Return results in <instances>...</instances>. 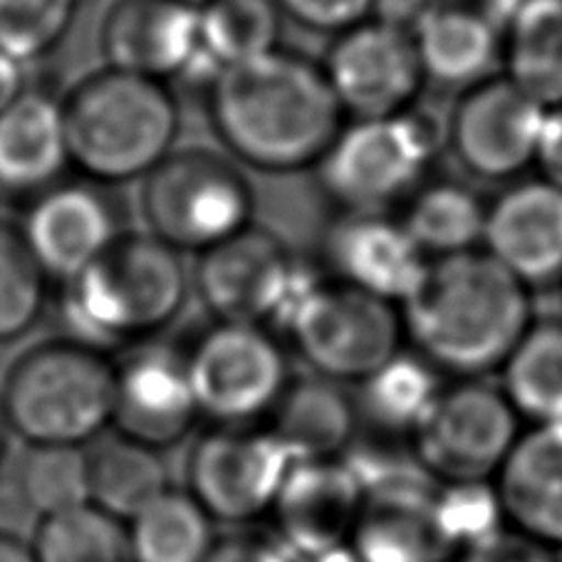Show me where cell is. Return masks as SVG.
I'll return each mask as SVG.
<instances>
[{
	"mask_svg": "<svg viewBox=\"0 0 562 562\" xmlns=\"http://www.w3.org/2000/svg\"><path fill=\"white\" fill-rule=\"evenodd\" d=\"M457 562H560V552L506 528L496 538L461 552Z\"/></svg>",
	"mask_w": 562,
	"mask_h": 562,
	"instance_id": "cell-39",
	"label": "cell"
},
{
	"mask_svg": "<svg viewBox=\"0 0 562 562\" xmlns=\"http://www.w3.org/2000/svg\"><path fill=\"white\" fill-rule=\"evenodd\" d=\"M134 562H209L216 548L213 518L187 488H167L127 520Z\"/></svg>",
	"mask_w": 562,
	"mask_h": 562,
	"instance_id": "cell-30",
	"label": "cell"
},
{
	"mask_svg": "<svg viewBox=\"0 0 562 562\" xmlns=\"http://www.w3.org/2000/svg\"><path fill=\"white\" fill-rule=\"evenodd\" d=\"M483 3L488 5V11L503 27H508L522 11L542 3V0H483Z\"/></svg>",
	"mask_w": 562,
	"mask_h": 562,
	"instance_id": "cell-44",
	"label": "cell"
},
{
	"mask_svg": "<svg viewBox=\"0 0 562 562\" xmlns=\"http://www.w3.org/2000/svg\"><path fill=\"white\" fill-rule=\"evenodd\" d=\"M400 310L414 352L457 380L501 372L532 325L530 288L483 248L429 260Z\"/></svg>",
	"mask_w": 562,
	"mask_h": 562,
	"instance_id": "cell-2",
	"label": "cell"
},
{
	"mask_svg": "<svg viewBox=\"0 0 562 562\" xmlns=\"http://www.w3.org/2000/svg\"><path fill=\"white\" fill-rule=\"evenodd\" d=\"M295 459L273 434L248 426H218L193 443L187 491L213 522L246 526L270 516Z\"/></svg>",
	"mask_w": 562,
	"mask_h": 562,
	"instance_id": "cell-13",
	"label": "cell"
},
{
	"mask_svg": "<svg viewBox=\"0 0 562 562\" xmlns=\"http://www.w3.org/2000/svg\"><path fill=\"white\" fill-rule=\"evenodd\" d=\"M310 374L362 384L404 350L400 305L307 270L276 327Z\"/></svg>",
	"mask_w": 562,
	"mask_h": 562,
	"instance_id": "cell-6",
	"label": "cell"
},
{
	"mask_svg": "<svg viewBox=\"0 0 562 562\" xmlns=\"http://www.w3.org/2000/svg\"><path fill=\"white\" fill-rule=\"evenodd\" d=\"M70 167L63 100L27 87L0 112V196L33 201Z\"/></svg>",
	"mask_w": 562,
	"mask_h": 562,
	"instance_id": "cell-22",
	"label": "cell"
},
{
	"mask_svg": "<svg viewBox=\"0 0 562 562\" xmlns=\"http://www.w3.org/2000/svg\"><path fill=\"white\" fill-rule=\"evenodd\" d=\"M27 90L25 65L15 63L13 57L0 53V112L13 104Z\"/></svg>",
	"mask_w": 562,
	"mask_h": 562,
	"instance_id": "cell-43",
	"label": "cell"
},
{
	"mask_svg": "<svg viewBox=\"0 0 562 562\" xmlns=\"http://www.w3.org/2000/svg\"><path fill=\"white\" fill-rule=\"evenodd\" d=\"M307 270L283 238L254 223L201 254L191 285L216 323L273 329Z\"/></svg>",
	"mask_w": 562,
	"mask_h": 562,
	"instance_id": "cell-12",
	"label": "cell"
},
{
	"mask_svg": "<svg viewBox=\"0 0 562 562\" xmlns=\"http://www.w3.org/2000/svg\"><path fill=\"white\" fill-rule=\"evenodd\" d=\"M60 317L70 340L94 350L149 342L181 315L191 276L179 250L151 234H127L60 285Z\"/></svg>",
	"mask_w": 562,
	"mask_h": 562,
	"instance_id": "cell-3",
	"label": "cell"
},
{
	"mask_svg": "<svg viewBox=\"0 0 562 562\" xmlns=\"http://www.w3.org/2000/svg\"><path fill=\"white\" fill-rule=\"evenodd\" d=\"M333 280L402 305L419 285L429 258L390 211H342L323 240Z\"/></svg>",
	"mask_w": 562,
	"mask_h": 562,
	"instance_id": "cell-20",
	"label": "cell"
},
{
	"mask_svg": "<svg viewBox=\"0 0 562 562\" xmlns=\"http://www.w3.org/2000/svg\"><path fill=\"white\" fill-rule=\"evenodd\" d=\"M100 45L114 70L164 85L199 82L201 8L183 0H114Z\"/></svg>",
	"mask_w": 562,
	"mask_h": 562,
	"instance_id": "cell-18",
	"label": "cell"
},
{
	"mask_svg": "<svg viewBox=\"0 0 562 562\" xmlns=\"http://www.w3.org/2000/svg\"><path fill=\"white\" fill-rule=\"evenodd\" d=\"M503 65L540 106L562 104V0H542L506 27Z\"/></svg>",
	"mask_w": 562,
	"mask_h": 562,
	"instance_id": "cell-31",
	"label": "cell"
},
{
	"mask_svg": "<svg viewBox=\"0 0 562 562\" xmlns=\"http://www.w3.org/2000/svg\"><path fill=\"white\" fill-rule=\"evenodd\" d=\"M114 384L102 350L70 337L35 345L5 374L0 419L27 446H90L112 429Z\"/></svg>",
	"mask_w": 562,
	"mask_h": 562,
	"instance_id": "cell-5",
	"label": "cell"
},
{
	"mask_svg": "<svg viewBox=\"0 0 562 562\" xmlns=\"http://www.w3.org/2000/svg\"><path fill=\"white\" fill-rule=\"evenodd\" d=\"M518 436L520 416L501 386L457 380L412 434L414 461L436 483L493 481Z\"/></svg>",
	"mask_w": 562,
	"mask_h": 562,
	"instance_id": "cell-10",
	"label": "cell"
},
{
	"mask_svg": "<svg viewBox=\"0 0 562 562\" xmlns=\"http://www.w3.org/2000/svg\"><path fill=\"white\" fill-rule=\"evenodd\" d=\"M209 117L228 157L263 173L315 169L347 124L323 65L283 47L221 72Z\"/></svg>",
	"mask_w": 562,
	"mask_h": 562,
	"instance_id": "cell-1",
	"label": "cell"
},
{
	"mask_svg": "<svg viewBox=\"0 0 562 562\" xmlns=\"http://www.w3.org/2000/svg\"><path fill=\"white\" fill-rule=\"evenodd\" d=\"M360 426L357 402L342 384L310 374L288 384L268 431L295 461L345 459Z\"/></svg>",
	"mask_w": 562,
	"mask_h": 562,
	"instance_id": "cell-25",
	"label": "cell"
},
{
	"mask_svg": "<svg viewBox=\"0 0 562 562\" xmlns=\"http://www.w3.org/2000/svg\"><path fill=\"white\" fill-rule=\"evenodd\" d=\"M536 167L542 179L562 189V104L546 110Z\"/></svg>",
	"mask_w": 562,
	"mask_h": 562,
	"instance_id": "cell-41",
	"label": "cell"
},
{
	"mask_svg": "<svg viewBox=\"0 0 562 562\" xmlns=\"http://www.w3.org/2000/svg\"><path fill=\"white\" fill-rule=\"evenodd\" d=\"M31 546L37 562H134L127 522L92 503L41 518Z\"/></svg>",
	"mask_w": 562,
	"mask_h": 562,
	"instance_id": "cell-33",
	"label": "cell"
},
{
	"mask_svg": "<svg viewBox=\"0 0 562 562\" xmlns=\"http://www.w3.org/2000/svg\"><path fill=\"white\" fill-rule=\"evenodd\" d=\"M183 3H189V5H196V8H201V5L211 3V0H183Z\"/></svg>",
	"mask_w": 562,
	"mask_h": 562,
	"instance_id": "cell-47",
	"label": "cell"
},
{
	"mask_svg": "<svg viewBox=\"0 0 562 562\" xmlns=\"http://www.w3.org/2000/svg\"><path fill=\"white\" fill-rule=\"evenodd\" d=\"M114 370V434L157 451L187 439L201 419L187 352L149 340L134 345Z\"/></svg>",
	"mask_w": 562,
	"mask_h": 562,
	"instance_id": "cell-16",
	"label": "cell"
},
{
	"mask_svg": "<svg viewBox=\"0 0 562 562\" xmlns=\"http://www.w3.org/2000/svg\"><path fill=\"white\" fill-rule=\"evenodd\" d=\"M436 139L414 112L352 120L317 164V181L342 211H392L426 183Z\"/></svg>",
	"mask_w": 562,
	"mask_h": 562,
	"instance_id": "cell-8",
	"label": "cell"
},
{
	"mask_svg": "<svg viewBox=\"0 0 562 562\" xmlns=\"http://www.w3.org/2000/svg\"><path fill=\"white\" fill-rule=\"evenodd\" d=\"M488 203L467 183L439 179L426 181L404 203L402 223L424 250V256L446 258L483 248Z\"/></svg>",
	"mask_w": 562,
	"mask_h": 562,
	"instance_id": "cell-28",
	"label": "cell"
},
{
	"mask_svg": "<svg viewBox=\"0 0 562 562\" xmlns=\"http://www.w3.org/2000/svg\"><path fill=\"white\" fill-rule=\"evenodd\" d=\"M21 236L45 276L57 283L85 273L124 236L120 211L102 183L60 181L27 201Z\"/></svg>",
	"mask_w": 562,
	"mask_h": 562,
	"instance_id": "cell-17",
	"label": "cell"
},
{
	"mask_svg": "<svg viewBox=\"0 0 562 562\" xmlns=\"http://www.w3.org/2000/svg\"><path fill=\"white\" fill-rule=\"evenodd\" d=\"M50 278L27 250L21 231L0 221V342L31 333L47 305Z\"/></svg>",
	"mask_w": 562,
	"mask_h": 562,
	"instance_id": "cell-35",
	"label": "cell"
},
{
	"mask_svg": "<svg viewBox=\"0 0 562 562\" xmlns=\"http://www.w3.org/2000/svg\"><path fill=\"white\" fill-rule=\"evenodd\" d=\"M82 0H0V53L33 65L60 45Z\"/></svg>",
	"mask_w": 562,
	"mask_h": 562,
	"instance_id": "cell-36",
	"label": "cell"
},
{
	"mask_svg": "<svg viewBox=\"0 0 562 562\" xmlns=\"http://www.w3.org/2000/svg\"><path fill=\"white\" fill-rule=\"evenodd\" d=\"M441 0H376L374 18L412 33L424 15H429Z\"/></svg>",
	"mask_w": 562,
	"mask_h": 562,
	"instance_id": "cell-42",
	"label": "cell"
},
{
	"mask_svg": "<svg viewBox=\"0 0 562 562\" xmlns=\"http://www.w3.org/2000/svg\"><path fill=\"white\" fill-rule=\"evenodd\" d=\"M3 443H5V424L0 419V457H3Z\"/></svg>",
	"mask_w": 562,
	"mask_h": 562,
	"instance_id": "cell-46",
	"label": "cell"
},
{
	"mask_svg": "<svg viewBox=\"0 0 562 562\" xmlns=\"http://www.w3.org/2000/svg\"><path fill=\"white\" fill-rule=\"evenodd\" d=\"M0 562H37L31 542L0 532Z\"/></svg>",
	"mask_w": 562,
	"mask_h": 562,
	"instance_id": "cell-45",
	"label": "cell"
},
{
	"mask_svg": "<svg viewBox=\"0 0 562 562\" xmlns=\"http://www.w3.org/2000/svg\"><path fill=\"white\" fill-rule=\"evenodd\" d=\"M209 562H297L276 538L234 536L218 538Z\"/></svg>",
	"mask_w": 562,
	"mask_h": 562,
	"instance_id": "cell-40",
	"label": "cell"
},
{
	"mask_svg": "<svg viewBox=\"0 0 562 562\" xmlns=\"http://www.w3.org/2000/svg\"><path fill=\"white\" fill-rule=\"evenodd\" d=\"M63 104L70 161L87 181H144L177 149L181 114L164 82L104 67L77 82Z\"/></svg>",
	"mask_w": 562,
	"mask_h": 562,
	"instance_id": "cell-4",
	"label": "cell"
},
{
	"mask_svg": "<svg viewBox=\"0 0 562 562\" xmlns=\"http://www.w3.org/2000/svg\"><path fill=\"white\" fill-rule=\"evenodd\" d=\"M412 37L426 80L461 92L496 77L506 47V27L483 0H441Z\"/></svg>",
	"mask_w": 562,
	"mask_h": 562,
	"instance_id": "cell-23",
	"label": "cell"
},
{
	"mask_svg": "<svg viewBox=\"0 0 562 562\" xmlns=\"http://www.w3.org/2000/svg\"><path fill=\"white\" fill-rule=\"evenodd\" d=\"M436 513L457 555L481 546L508 528L493 481L439 483Z\"/></svg>",
	"mask_w": 562,
	"mask_h": 562,
	"instance_id": "cell-37",
	"label": "cell"
},
{
	"mask_svg": "<svg viewBox=\"0 0 562 562\" xmlns=\"http://www.w3.org/2000/svg\"><path fill=\"white\" fill-rule=\"evenodd\" d=\"M501 390L520 419L562 422V319H532L501 367Z\"/></svg>",
	"mask_w": 562,
	"mask_h": 562,
	"instance_id": "cell-29",
	"label": "cell"
},
{
	"mask_svg": "<svg viewBox=\"0 0 562 562\" xmlns=\"http://www.w3.org/2000/svg\"><path fill=\"white\" fill-rule=\"evenodd\" d=\"M187 360L201 416L221 426H248L270 416L293 382L285 345L263 325L213 323Z\"/></svg>",
	"mask_w": 562,
	"mask_h": 562,
	"instance_id": "cell-11",
	"label": "cell"
},
{
	"mask_svg": "<svg viewBox=\"0 0 562 562\" xmlns=\"http://www.w3.org/2000/svg\"><path fill=\"white\" fill-rule=\"evenodd\" d=\"M347 461L364 488L347 542L357 562H457L436 513L439 483L419 463L376 459V453Z\"/></svg>",
	"mask_w": 562,
	"mask_h": 562,
	"instance_id": "cell-9",
	"label": "cell"
},
{
	"mask_svg": "<svg viewBox=\"0 0 562 562\" xmlns=\"http://www.w3.org/2000/svg\"><path fill=\"white\" fill-rule=\"evenodd\" d=\"M283 18L278 0H211L201 5L199 82L209 87L231 67L280 50Z\"/></svg>",
	"mask_w": 562,
	"mask_h": 562,
	"instance_id": "cell-27",
	"label": "cell"
},
{
	"mask_svg": "<svg viewBox=\"0 0 562 562\" xmlns=\"http://www.w3.org/2000/svg\"><path fill=\"white\" fill-rule=\"evenodd\" d=\"M151 236L179 254H206L256 223V191L240 164L203 147L173 149L142 189Z\"/></svg>",
	"mask_w": 562,
	"mask_h": 562,
	"instance_id": "cell-7",
	"label": "cell"
},
{
	"mask_svg": "<svg viewBox=\"0 0 562 562\" xmlns=\"http://www.w3.org/2000/svg\"><path fill=\"white\" fill-rule=\"evenodd\" d=\"M493 486L510 530L562 552V422L520 431Z\"/></svg>",
	"mask_w": 562,
	"mask_h": 562,
	"instance_id": "cell-24",
	"label": "cell"
},
{
	"mask_svg": "<svg viewBox=\"0 0 562 562\" xmlns=\"http://www.w3.org/2000/svg\"><path fill=\"white\" fill-rule=\"evenodd\" d=\"M364 501L347 459L295 461L270 510L276 540L295 560H315L350 542Z\"/></svg>",
	"mask_w": 562,
	"mask_h": 562,
	"instance_id": "cell-19",
	"label": "cell"
},
{
	"mask_svg": "<svg viewBox=\"0 0 562 562\" xmlns=\"http://www.w3.org/2000/svg\"><path fill=\"white\" fill-rule=\"evenodd\" d=\"M87 473L92 506L124 522L171 488L161 451L114 431L87 446Z\"/></svg>",
	"mask_w": 562,
	"mask_h": 562,
	"instance_id": "cell-26",
	"label": "cell"
},
{
	"mask_svg": "<svg viewBox=\"0 0 562 562\" xmlns=\"http://www.w3.org/2000/svg\"><path fill=\"white\" fill-rule=\"evenodd\" d=\"M483 250L530 290L562 283V189L542 177L510 183L488 203Z\"/></svg>",
	"mask_w": 562,
	"mask_h": 562,
	"instance_id": "cell-21",
	"label": "cell"
},
{
	"mask_svg": "<svg viewBox=\"0 0 562 562\" xmlns=\"http://www.w3.org/2000/svg\"><path fill=\"white\" fill-rule=\"evenodd\" d=\"M319 65L337 102L352 120L412 112L426 82L412 33L376 18L335 35Z\"/></svg>",
	"mask_w": 562,
	"mask_h": 562,
	"instance_id": "cell-14",
	"label": "cell"
},
{
	"mask_svg": "<svg viewBox=\"0 0 562 562\" xmlns=\"http://www.w3.org/2000/svg\"><path fill=\"white\" fill-rule=\"evenodd\" d=\"M278 5L310 31L340 35L374 18L376 0H278Z\"/></svg>",
	"mask_w": 562,
	"mask_h": 562,
	"instance_id": "cell-38",
	"label": "cell"
},
{
	"mask_svg": "<svg viewBox=\"0 0 562 562\" xmlns=\"http://www.w3.org/2000/svg\"><path fill=\"white\" fill-rule=\"evenodd\" d=\"M439 372L416 352L402 350L360 384L357 412L380 431L412 436L441 394Z\"/></svg>",
	"mask_w": 562,
	"mask_h": 562,
	"instance_id": "cell-32",
	"label": "cell"
},
{
	"mask_svg": "<svg viewBox=\"0 0 562 562\" xmlns=\"http://www.w3.org/2000/svg\"><path fill=\"white\" fill-rule=\"evenodd\" d=\"M18 488L41 518L90 503L87 446H31Z\"/></svg>",
	"mask_w": 562,
	"mask_h": 562,
	"instance_id": "cell-34",
	"label": "cell"
},
{
	"mask_svg": "<svg viewBox=\"0 0 562 562\" xmlns=\"http://www.w3.org/2000/svg\"><path fill=\"white\" fill-rule=\"evenodd\" d=\"M546 106L506 75L463 90L449 122L451 149L479 179L508 181L536 167Z\"/></svg>",
	"mask_w": 562,
	"mask_h": 562,
	"instance_id": "cell-15",
	"label": "cell"
}]
</instances>
